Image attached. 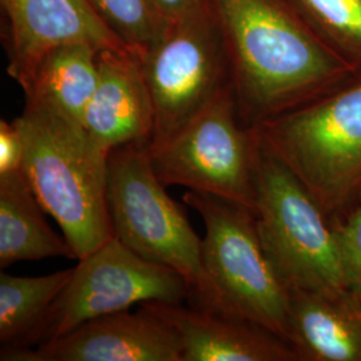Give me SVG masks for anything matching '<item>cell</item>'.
I'll list each match as a JSON object with an SVG mask.
<instances>
[{
    "instance_id": "ac0fdd59",
    "label": "cell",
    "mask_w": 361,
    "mask_h": 361,
    "mask_svg": "<svg viewBox=\"0 0 361 361\" xmlns=\"http://www.w3.org/2000/svg\"><path fill=\"white\" fill-rule=\"evenodd\" d=\"M324 43L361 74V0H288Z\"/></svg>"
},
{
    "instance_id": "30bf717a",
    "label": "cell",
    "mask_w": 361,
    "mask_h": 361,
    "mask_svg": "<svg viewBox=\"0 0 361 361\" xmlns=\"http://www.w3.org/2000/svg\"><path fill=\"white\" fill-rule=\"evenodd\" d=\"M1 361H182L180 338L140 308L106 314L35 348L1 349Z\"/></svg>"
},
{
    "instance_id": "5bb4252c",
    "label": "cell",
    "mask_w": 361,
    "mask_h": 361,
    "mask_svg": "<svg viewBox=\"0 0 361 361\" xmlns=\"http://www.w3.org/2000/svg\"><path fill=\"white\" fill-rule=\"evenodd\" d=\"M288 341L298 359L361 361V297L349 288L290 292Z\"/></svg>"
},
{
    "instance_id": "2e32d148",
    "label": "cell",
    "mask_w": 361,
    "mask_h": 361,
    "mask_svg": "<svg viewBox=\"0 0 361 361\" xmlns=\"http://www.w3.org/2000/svg\"><path fill=\"white\" fill-rule=\"evenodd\" d=\"M99 51L86 43L65 44L50 50L39 61L22 89L26 101L46 104L82 123L98 83Z\"/></svg>"
},
{
    "instance_id": "52a82bcc",
    "label": "cell",
    "mask_w": 361,
    "mask_h": 361,
    "mask_svg": "<svg viewBox=\"0 0 361 361\" xmlns=\"http://www.w3.org/2000/svg\"><path fill=\"white\" fill-rule=\"evenodd\" d=\"M141 59L154 111L152 149L168 142L232 83L228 52L210 0L171 20Z\"/></svg>"
},
{
    "instance_id": "e0dca14e",
    "label": "cell",
    "mask_w": 361,
    "mask_h": 361,
    "mask_svg": "<svg viewBox=\"0 0 361 361\" xmlns=\"http://www.w3.org/2000/svg\"><path fill=\"white\" fill-rule=\"evenodd\" d=\"M74 268L40 277L0 273V344L1 349L23 347L52 302L63 290Z\"/></svg>"
},
{
    "instance_id": "5b68a950",
    "label": "cell",
    "mask_w": 361,
    "mask_h": 361,
    "mask_svg": "<svg viewBox=\"0 0 361 361\" xmlns=\"http://www.w3.org/2000/svg\"><path fill=\"white\" fill-rule=\"evenodd\" d=\"M324 209L361 190V79L255 126Z\"/></svg>"
},
{
    "instance_id": "8992f818",
    "label": "cell",
    "mask_w": 361,
    "mask_h": 361,
    "mask_svg": "<svg viewBox=\"0 0 361 361\" xmlns=\"http://www.w3.org/2000/svg\"><path fill=\"white\" fill-rule=\"evenodd\" d=\"M107 207L113 235L138 256L180 273L188 304L205 293L202 240L155 174L150 143L133 142L109 155Z\"/></svg>"
},
{
    "instance_id": "9c48e42d",
    "label": "cell",
    "mask_w": 361,
    "mask_h": 361,
    "mask_svg": "<svg viewBox=\"0 0 361 361\" xmlns=\"http://www.w3.org/2000/svg\"><path fill=\"white\" fill-rule=\"evenodd\" d=\"M256 147L257 133L241 121L231 83L150 154L166 186L214 194L253 210Z\"/></svg>"
},
{
    "instance_id": "d6986e66",
    "label": "cell",
    "mask_w": 361,
    "mask_h": 361,
    "mask_svg": "<svg viewBox=\"0 0 361 361\" xmlns=\"http://www.w3.org/2000/svg\"><path fill=\"white\" fill-rule=\"evenodd\" d=\"M90 3L116 37L141 58L162 38L171 22L154 0H90Z\"/></svg>"
},
{
    "instance_id": "277c9868",
    "label": "cell",
    "mask_w": 361,
    "mask_h": 361,
    "mask_svg": "<svg viewBox=\"0 0 361 361\" xmlns=\"http://www.w3.org/2000/svg\"><path fill=\"white\" fill-rule=\"evenodd\" d=\"M253 213L265 255L289 292L348 288L323 207L258 134Z\"/></svg>"
},
{
    "instance_id": "4fadbf2b",
    "label": "cell",
    "mask_w": 361,
    "mask_h": 361,
    "mask_svg": "<svg viewBox=\"0 0 361 361\" xmlns=\"http://www.w3.org/2000/svg\"><path fill=\"white\" fill-rule=\"evenodd\" d=\"M180 338L182 361H288L297 353L284 338L245 319L193 305L143 302Z\"/></svg>"
},
{
    "instance_id": "9a60e30c",
    "label": "cell",
    "mask_w": 361,
    "mask_h": 361,
    "mask_svg": "<svg viewBox=\"0 0 361 361\" xmlns=\"http://www.w3.org/2000/svg\"><path fill=\"white\" fill-rule=\"evenodd\" d=\"M22 169L0 174V268L22 261L75 258L65 235L54 232Z\"/></svg>"
},
{
    "instance_id": "ba28073f",
    "label": "cell",
    "mask_w": 361,
    "mask_h": 361,
    "mask_svg": "<svg viewBox=\"0 0 361 361\" xmlns=\"http://www.w3.org/2000/svg\"><path fill=\"white\" fill-rule=\"evenodd\" d=\"M23 344L35 348L82 324L143 302L183 304L190 288L173 269L138 256L113 235L86 257Z\"/></svg>"
},
{
    "instance_id": "3957f363",
    "label": "cell",
    "mask_w": 361,
    "mask_h": 361,
    "mask_svg": "<svg viewBox=\"0 0 361 361\" xmlns=\"http://www.w3.org/2000/svg\"><path fill=\"white\" fill-rule=\"evenodd\" d=\"M183 201L205 225V293L189 305L245 319L289 343L290 292L265 255L253 210L197 190H188Z\"/></svg>"
},
{
    "instance_id": "7402d4cb",
    "label": "cell",
    "mask_w": 361,
    "mask_h": 361,
    "mask_svg": "<svg viewBox=\"0 0 361 361\" xmlns=\"http://www.w3.org/2000/svg\"><path fill=\"white\" fill-rule=\"evenodd\" d=\"M159 10L165 13L169 20L178 19L186 13L201 7L207 0H154Z\"/></svg>"
},
{
    "instance_id": "6da1fadb",
    "label": "cell",
    "mask_w": 361,
    "mask_h": 361,
    "mask_svg": "<svg viewBox=\"0 0 361 361\" xmlns=\"http://www.w3.org/2000/svg\"><path fill=\"white\" fill-rule=\"evenodd\" d=\"M247 128L310 104L360 73L329 49L288 0H210Z\"/></svg>"
},
{
    "instance_id": "7a4b0ae2",
    "label": "cell",
    "mask_w": 361,
    "mask_h": 361,
    "mask_svg": "<svg viewBox=\"0 0 361 361\" xmlns=\"http://www.w3.org/2000/svg\"><path fill=\"white\" fill-rule=\"evenodd\" d=\"M23 138V165L40 205L56 221L77 259L113 237L107 207L109 153L82 123L46 104L26 101L15 118Z\"/></svg>"
},
{
    "instance_id": "44dd1931",
    "label": "cell",
    "mask_w": 361,
    "mask_h": 361,
    "mask_svg": "<svg viewBox=\"0 0 361 361\" xmlns=\"http://www.w3.org/2000/svg\"><path fill=\"white\" fill-rule=\"evenodd\" d=\"M23 138L15 119L0 122V174L22 169L23 165Z\"/></svg>"
},
{
    "instance_id": "ffe728a7",
    "label": "cell",
    "mask_w": 361,
    "mask_h": 361,
    "mask_svg": "<svg viewBox=\"0 0 361 361\" xmlns=\"http://www.w3.org/2000/svg\"><path fill=\"white\" fill-rule=\"evenodd\" d=\"M336 241L349 289L361 297V190L357 207L335 229Z\"/></svg>"
},
{
    "instance_id": "7c38bea8",
    "label": "cell",
    "mask_w": 361,
    "mask_h": 361,
    "mask_svg": "<svg viewBox=\"0 0 361 361\" xmlns=\"http://www.w3.org/2000/svg\"><path fill=\"white\" fill-rule=\"evenodd\" d=\"M98 71L82 122L91 140L109 154L128 143H150L154 111L141 56L131 50H101Z\"/></svg>"
},
{
    "instance_id": "8fae6325",
    "label": "cell",
    "mask_w": 361,
    "mask_h": 361,
    "mask_svg": "<svg viewBox=\"0 0 361 361\" xmlns=\"http://www.w3.org/2000/svg\"><path fill=\"white\" fill-rule=\"evenodd\" d=\"M7 19V71L23 89L39 61L65 44L130 50L94 10L90 0H0Z\"/></svg>"
}]
</instances>
